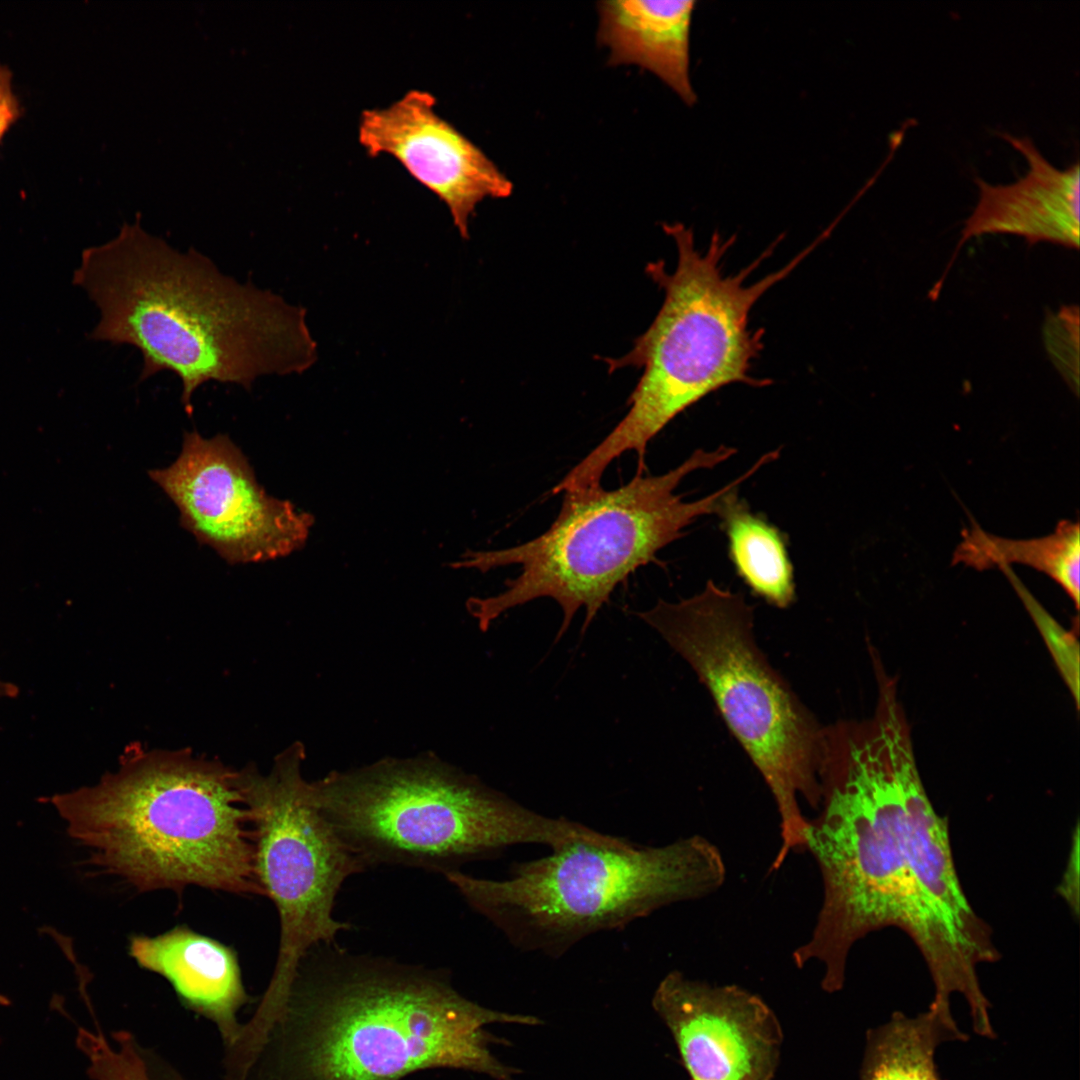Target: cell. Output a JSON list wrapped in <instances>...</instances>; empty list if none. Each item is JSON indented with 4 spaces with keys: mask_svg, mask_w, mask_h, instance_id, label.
Wrapping results in <instances>:
<instances>
[{
    "mask_svg": "<svg viewBox=\"0 0 1080 1080\" xmlns=\"http://www.w3.org/2000/svg\"><path fill=\"white\" fill-rule=\"evenodd\" d=\"M493 1023L538 1025L531 1015L469 1000L447 972L356 954L337 943L302 960L247 1080H402L431 1068L512 1080L490 1050Z\"/></svg>",
    "mask_w": 1080,
    "mask_h": 1080,
    "instance_id": "6da1fadb",
    "label": "cell"
},
{
    "mask_svg": "<svg viewBox=\"0 0 1080 1080\" xmlns=\"http://www.w3.org/2000/svg\"><path fill=\"white\" fill-rule=\"evenodd\" d=\"M73 283L100 311L89 338L135 347L139 381L174 373L188 416L206 382L250 390L259 377L302 373L317 359L303 308L222 273L195 248L172 247L138 219L83 250Z\"/></svg>",
    "mask_w": 1080,
    "mask_h": 1080,
    "instance_id": "7a4b0ae2",
    "label": "cell"
},
{
    "mask_svg": "<svg viewBox=\"0 0 1080 1080\" xmlns=\"http://www.w3.org/2000/svg\"><path fill=\"white\" fill-rule=\"evenodd\" d=\"M50 801L88 865L139 893L265 896L237 770L219 760L130 744L115 771Z\"/></svg>",
    "mask_w": 1080,
    "mask_h": 1080,
    "instance_id": "3957f363",
    "label": "cell"
},
{
    "mask_svg": "<svg viewBox=\"0 0 1080 1080\" xmlns=\"http://www.w3.org/2000/svg\"><path fill=\"white\" fill-rule=\"evenodd\" d=\"M675 242L677 265L672 273L663 261L651 262L646 272L664 292V301L649 328L630 352L606 360L610 371L642 368L631 393L629 410L611 432L562 478L565 489L600 485L613 460L627 452L644 468L649 442L676 416L718 389L736 383L770 385L751 375L752 363L763 349L764 330L749 328L758 300L788 276L815 248L813 243L785 267L748 284L746 279L767 259L774 246L737 274L725 276L723 259L735 237L715 232L704 252L694 234L681 223L664 224Z\"/></svg>",
    "mask_w": 1080,
    "mask_h": 1080,
    "instance_id": "277c9868",
    "label": "cell"
},
{
    "mask_svg": "<svg viewBox=\"0 0 1080 1080\" xmlns=\"http://www.w3.org/2000/svg\"><path fill=\"white\" fill-rule=\"evenodd\" d=\"M822 810L808 823L823 901L810 938L793 952L815 960L822 987L841 989L852 946L886 926L906 931L930 972L955 964L959 947L921 896L901 829V801L889 749L873 737L848 740L827 755L819 775Z\"/></svg>",
    "mask_w": 1080,
    "mask_h": 1080,
    "instance_id": "5b68a950",
    "label": "cell"
},
{
    "mask_svg": "<svg viewBox=\"0 0 1080 1080\" xmlns=\"http://www.w3.org/2000/svg\"><path fill=\"white\" fill-rule=\"evenodd\" d=\"M736 449L721 445L695 450L675 468L659 474L637 473L615 489L601 485L563 493L559 513L539 536L512 547L469 551L453 568L481 572L515 565L519 574L505 589L488 597H472L466 607L482 631L500 615L539 598H551L563 612L555 642L585 609L582 632L636 569L655 562L657 553L686 534L699 517L716 514L730 492L754 474L748 469L717 491L694 501L676 492L694 471L711 469Z\"/></svg>",
    "mask_w": 1080,
    "mask_h": 1080,
    "instance_id": "8992f818",
    "label": "cell"
},
{
    "mask_svg": "<svg viewBox=\"0 0 1080 1080\" xmlns=\"http://www.w3.org/2000/svg\"><path fill=\"white\" fill-rule=\"evenodd\" d=\"M307 790L366 869L402 866L445 876L510 846L553 850L593 830L537 813L432 755L333 771Z\"/></svg>",
    "mask_w": 1080,
    "mask_h": 1080,
    "instance_id": "52a82bcc",
    "label": "cell"
},
{
    "mask_svg": "<svg viewBox=\"0 0 1080 1080\" xmlns=\"http://www.w3.org/2000/svg\"><path fill=\"white\" fill-rule=\"evenodd\" d=\"M444 877L514 947L559 957L598 932L716 891L726 867L701 835L641 846L594 830L514 864L505 879L462 871Z\"/></svg>",
    "mask_w": 1080,
    "mask_h": 1080,
    "instance_id": "ba28073f",
    "label": "cell"
},
{
    "mask_svg": "<svg viewBox=\"0 0 1080 1080\" xmlns=\"http://www.w3.org/2000/svg\"><path fill=\"white\" fill-rule=\"evenodd\" d=\"M638 617L693 668L722 718L769 787L780 815L779 868L804 849L809 820L798 800L818 808L823 728L771 667L753 634V609L712 580L677 602L659 600Z\"/></svg>",
    "mask_w": 1080,
    "mask_h": 1080,
    "instance_id": "9c48e42d",
    "label": "cell"
},
{
    "mask_svg": "<svg viewBox=\"0 0 1080 1080\" xmlns=\"http://www.w3.org/2000/svg\"><path fill=\"white\" fill-rule=\"evenodd\" d=\"M303 744L279 753L271 770H237L248 813L257 878L277 910L279 943L270 982L251 1016L263 1028L282 1011L300 963L351 929L333 915L344 882L367 869L312 804L301 773Z\"/></svg>",
    "mask_w": 1080,
    "mask_h": 1080,
    "instance_id": "30bf717a",
    "label": "cell"
},
{
    "mask_svg": "<svg viewBox=\"0 0 1080 1080\" xmlns=\"http://www.w3.org/2000/svg\"><path fill=\"white\" fill-rule=\"evenodd\" d=\"M174 503L180 525L230 565L285 557L306 542L313 518L258 483L227 434H183L182 449L165 468L148 472Z\"/></svg>",
    "mask_w": 1080,
    "mask_h": 1080,
    "instance_id": "8fae6325",
    "label": "cell"
},
{
    "mask_svg": "<svg viewBox=\"0 0 1080 1080\" xmlns=\"http://www.w3.org/2000/svg\"><path fill=\"white\" fill-rule=\"evenodd\" d=\"M652 1004L692 1080H773L782 1031L758 996L672 971L657 986Z\"/></svg>",
    "mask_w": 1080,
    "mask_h": 1080,
    "instance_id": "7c38bea8",
    "label": "cell"
},
{
    "mask_svg": "<svg viewBox=\"0 0 1080 1080\" xmlns=\"http://www.w3.org/2000/svg\"><path fill=\"white\" fill-rule=\"evenodd\" d=\"M430 92L411 89L392 104L360 114L358 141L368 156L389 155L449 209L468 238L469 219L486 198H507L513 184L486 153L436 111Z\"/></svg>",
    "mask_w": 1080,
    "mask_h": 1080,
    "instance_id": "4fadbf2b",
    "label": "cell"
},
{
    "mask_svg": "<svg viewBox=\"0 0 1080 1080\" xmlns=\"http://www.w3.org/2000/svg\"><path fill=\"white\" fill-rule=\"evenodd\" d=\"M1000 136L1025 157L1028 171L1009 184L993 185L975 177L978 202L964 222L945 274L931 292L935 296L957 253L974 237L1013 234L1023 237L1030 245L1049 242L1069 249L1079 248V162L1060 169L1042 155L1029 137L1009 133Z\"/></svg>",
    "mask_w": 1080,
    "mask_h": 1080,
    "instance_id": "5bb4252c",
    "label": "cell"
},
{
    "mask_svg": "<svg viewBox=\"0 0 1080 1080\" xmlns=\"http://www.w3.org/2000/svg\"><path fill=\"white\" fill-rule=\"evenodd\" d=\"M891 758L901 801V829L910 871L924 901L975 961L998 953L990 929L970 906L955 870L946 819L934 810L921 781L912 743L897 740Z\"/></svg>",
    "mask_w": 1080,
    "mask_h": 1080,
    "instance_id": "9a60e30c",
    "label": "cell"
},
{
    "mask_svg": "<svg viewBox=\"0 0 1080 1080\" xmlns=\"http://www.w3.org/2000/svg\"><path fill=\"white\" fill-rule=\"evenodd\" d=\"M128 954L163 977L185 1008L213 1023L225 1048L236 1040L238 1011L250 998L232 947L180 925L156 936H131Z\"/></svg>",
    "mask_w": 1080,
    "mask_h": 1080,
    "instance_id": "2e32d148",
    "label": "cell"
},
{
    "mask_svg": "<svg viewBox=\"0 0 1080 1080\" xmlns=\"http://www.w3.org/2000/svg\"><path fill=\"white\" fill-rule=\"evenodd\" d=\"M693 0H611L598 5L597 41L608 65H637L656 75L689 106L697 101L690 78Z\"/></svg>",
    "mask_w": 1080,
    "mask_h": 1080,
    "instance_id": "e0dca14e",
    "label": "cell"
},
{
    "mask_svg": "<svg viewBox=\"0 0 1080 1080\" xmlns=\"http://www.w3.org/2000/svg\"><path fill=\"white\" fill-rule=\"evenodd\" d=\"M737 489L718 514L728 554L737 575L750 590L777 608L795 599L794 568L784 534L738 499Z\"/></svg>",
    "mask_w": 1080,
    "mask_h": 1080,
    "instance_id": "ac0fdd59",
    "label": "cell"
},
{
    "mask_svg": "<svg viewBox=\"0 0 1080 1080\" xmlns=\"http://www.w3.org/2000/svg\"><path fill=\"white\" fill-rule=\"evenodd\" d=\"M952 563L977 570L1020 563L1035 568L1057 582L1079 609L1080 528L1077 521L1061 520L1049 535L1032 539H1008L984 531L974 520L963 530Z\"/></svg>",
    "mask_w": 1080,
    "mask_h": 1080,
    "instance_id": "d6986e66",
    "label": "cell"
},
{
    "mask_svg": "<svg viewBox=\"0 0 1080 1080\" xmlns=\"http://www.w3.org/2000/svg\"><path fill=\"white\" fill-rule=\"evenodd\" d=\"M967 1038L952 1016L930 1009L913 1018L896 1012L869 1031L861 1080H941L934 1061L937 1047Z\"/></svg>",
    "mask_w": 1080,
    "mask_h": 1080,
    "instance_id": "ffe728a7",
    "label": "cell"
},
{
    "mask_svg": "<svg viewBox=\"0 0 1080 1080\" xmlns=\"http://www.w3.org/2000/svg\"><path fill=\"white\" fill-rule=\"evenodd\" d=\"M998 568L1005 574L1020 597L1069 688L1079 708V643L1078 631L1066 630L1037 601L1009 565Z\"/></svg>",
    "mask_w": 1080,
    "mask_h": 1080,
    "instance_id": "44dd1931",
    "label": "cell"
},
{
    "mask_svg": "<svg viewBox=\"0 0 1080 1080\" xmlns=\"http://www.w3.org/2000/svg\"><path fill=\"white\" fill-rule=\"evenodd\" d=\"M20 115L21 106L12 88V74L0 64V142Z\"/></svg>",
    "mask_w": 1080,
    "mask_h": 1080,
    "instance_id": "7402d4cb",
    "label": "cell"
},
{
    "mask_svg": "<svg viewBox=\"0 0 1080 1080\" xmlns=\"http://www.w3.org/2000/svg\"><path fill=\"white\" fill-rule=\"evenodd\" d=\"M16 693L17 687L0 675V701L10 697H14L16 696Z\"/></svg>",
    "mask_w": 1080,
    "mask_h": 1080,
    "instance_id": "603a6c76",
    "label": "cell"
},
{
    "mask_svg": "<svg viewBox=\"0 0 1080 1080\" xmlns=\"http://www.w3.org/2000/svg\"><path fill=\"white\" fill-rule=\"evenodd\" d=\"M166 1080H188L180 1072L170 1075Z\"/></svg>",
    "mask_w": 1080,
    "mask_h": 1080,
    "instance_id": "cb8c5ba5",
    "label": "cell"
}]
</instances>
